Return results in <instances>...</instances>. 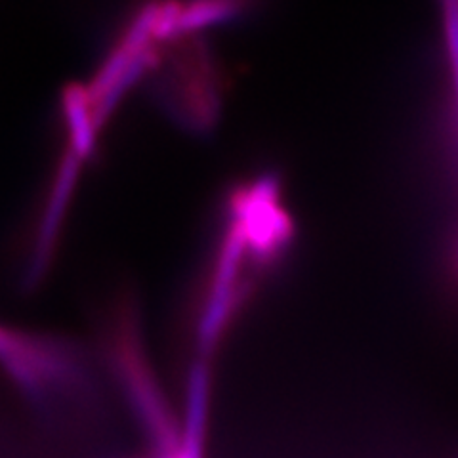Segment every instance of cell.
Here are the masks:
<instances>
[{
    "label": "cell",
    "instance_id": "cell-4",
    "mask_svg": "<svg viewBox=\"0 0 458 458\" xmlns=\"http://www.w3.org/2000/svg\"><path fill=\"white\" fill-rule=\"evenodd\" d=\"M149 458H155V456H149Z\"/></svg>",
    "mask_w": 458,
    "mask_h": 458
},
{
    "label": "cell",
    "instance_id": "cell-1",
    "mask_svg": "<svg viewBox=\"0 0 458 458\" xmlns=\"http://www.w3.org/2000/svg\"><path fill=\"white\" fill-rule=\"evenodd\" d=\"M0 365L37 405H50L79 390L84 370L65 342L0 327Z\"/></svg>",
    "mask_w": 458,
    "mask_h": 458
},
{
    "label": "cell",
    "instance_id": "cell-2",
    "mask_svg": "<svg viewBox=\"0 0 458 458\" xmlns=\"http://www.w3.org/2000/svg\"><path fill=\"white\" fill-rule=\"evenodd\" d=\"M232 220L260 260L276 258L293 237V220L279 205L277 180L264 176L232 200Z\"/></svg>",
    "mask_w": 458,
    "mask_h": 458
},
{
    "label": "cell",
    "instance_id": "cell-3",
    "mask_svg": "<svg viewBox=\"0 0 458 458\" xmlns=\"http://www.w3.org/2000/svg\"><path fill=\"white\" fill-rule=\"evenodd\" d=\"M445 33H447L449 55H451L456 96H458V4L456 3L445 4Z\"/></svg>",
    "mask_w": 458,
    "mask_h": 458
}]
</instances>
